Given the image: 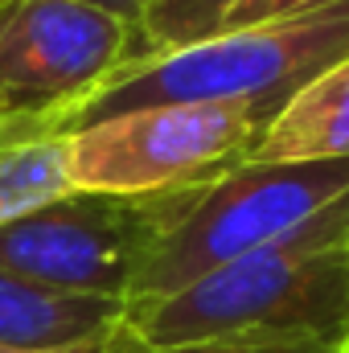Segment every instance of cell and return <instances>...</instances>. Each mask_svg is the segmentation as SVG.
<instances>
[{"label": "cell", "mask_w": 349, "mask_h": 353, "mask_svg": "<svg viewBox=\"0 0 349 353\" xmlns=\"http://www.w3.org/2000/svg\"><path fill=\"white\" fill-rule=\"evenodd\" d=\"M148 345L185 341H337L349 345V193L243 259L169 296L128 304Z\"/></svg>", "instance_id": "obj_1"}, {"label": "cell", "mask_w": 349, "mask_h": 353, "mask_svg": "<svg viewBox=\"0 0 349 353\" xmlns=\"http://www.w3.org/2000/svg\"><path fill=\"white\" fill-rule=\"evenodd\" d=\"M346 54L349 0L283 21L226 29L210 41L115 70L74 107L70 128L161 103H259L267 111H279L304 83L337 66Z\"/></svg>", "instance_id": "obj_2"}, {"label": "cell", "mask_w": 349, "mask_h": 353, "mask_svg": "<svg viewBox=\"0 0 349 353\" xmlns=\"http://www.w3.org/2000/svg\"><path fill=\"white\" fill-rule=\"evenodd\" d=\"M349 193V157L243 161L193 189V201L157 243L128 304L169 296L214 267L279 243Z\"/></svg>", "instance_id": "obj_3"}, {"label": "cell", "mask_w": 349, "mask_h": 353, "mask_svg": "<svg viewBox=\"0 0 349 353\" xmlns=\"http://www.w3.org/2000/svg\"><path fill=\"white\" fill-rule=\"evenodd\" d=\"M193 189L140 197L70 189L12 222H0V271L41 288L128 304L157 243L193 201Z\"/></svg>", "instance_id": "obj_4"}, {"label": "cell", "mask_w": 349, "mask_h": 353, "mask_svg": "<svg viewBox=\"0 0 349 353\" xmlns=\"http://www.w3.org/2000/svg\"><path fill=\"white\" fill-rule=\"evenodd\" d=\"M275 111L259 103H161L70 132V189L177 193L247 161Z\"/></svg>", "instance_id": "obj_5"}, {"label": "cell", "mask_w": 349, "mask_h": 353, "mask_svg": "<svg viewBox=\"0 0 349 353\" xmlns=\"http://www.w3.org/2000/svg\"><path fill=\"white\" fill-rule=\"evenodd\" d=\"M132 21L87 0H0V119L70 111L132 62Z\"/></svg>", "instance_id": "obj_6"}, {"label": "cell", "mask_w": 349, "mask_h": 353, "mask_svg": "<svg viewBox=\"0 0 349 353\" xmlns=\"http://www.w3.org/2000/svg\"><path fill=\"white\" fill-rule=\"evenodd\" d=\"M128 304L107 296H79L41 288L12 271H0V345H79L111 337L123 325Z\"/></svg>", "instance_id": "obj_7"}, {"label": "cell", "mask_w": 349, "mask_h": 353, "mask_svg": "<svg viewBox=\"0 0 349 353\" xmlns=\"http://www.w3.org/2000/svg\"><path fill=\"white\" fill-rule=\"evenodd\" d=\"M349 157V54L296 90L259 132L247 161Z\"/></svg>", "instance_id": "obj_8"}, {"label": "cell", "mask_w": 349, "mask_h": 353, "mask_svg": "<svg viewBox=\"0 0 349 353\" xmlns=\"http://www.w3.org/2000/svg\"><path fill=\"white\" fill-rule=\"evenodd\" d=\"M70 111L0 119V222L70 193Z\"/></svg>", "instance_id": "obj_9"}, {"label": "cell", "mask_w": 349, "mask_h": 353, "mask_svg": "<svg viewBox=\"0 0 349 353\" xmlns=\"http://www.w3.org/2000/svg\"><path fill=\"white\" fill-rule=\"evenodd\" d=\"M239 4L243 0H144L140 17L132 21V33H136L132 62L173 54V50H185V46H197V41L226 33Z\"/></svg>", "instance_id": "obj_10"}, {"label": "cell", "mask_w": 349, "mask_h": 353, "mask_svg": "<svg viewBox=\"0 0 349 353\" xmlns=\"http://www.w3.org/2000/svg\"><path fill=\"white\" fill-rule=\"evenodd\" d=\"M107 353H349L337 341H185V345H148L128 325L107 337Z\"/></svg>", "instance_id": "obj_11"}, {"label": "cell", "mask_w": 349, "mask_h": 353, "mask_svg": "<svg viewBox=\"0 0 349 353\" xmlns=\"http://www.w3.org/2000/svg\"><path fill=\"white\" fill-rule=\"evenodd\" d=\"M325 4L337 0H243L230 17L226 29H243V25H263V21H283V17H300V12H317Z\"/></svg>", "instance_id": "obj_12"}, {"label": "cell", "mask_w": 349, "mask_h": 353, "mask_svg": "<svg viewBox=\"0 0 349 353\" xmlns=\"http://www.w3.org/2000/svg\"><path fill=\"white\" fill-rule=\"evenodd\" d=\"M0 353H107V337H99V341H79V345H41V350H29V345H0Z\"/></svg>", "instance_id": "obj_13"}, {"label": "cell", "mask_w": 349, "mask_h": 353, "mask_svg": "<svg viewBox=\"0 0 349 353\" xmlns=\"http://www.w3.org/2000/svg\"><path fill=\"white\" fill-rule=\"evenodd\" d=\"M87 4L107 8V12H115V17H123V21H136L140 8H144V0H87Z\"/></svg>", "instance_id": "obj_14"}]
</instances>
